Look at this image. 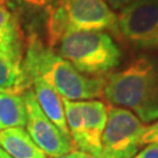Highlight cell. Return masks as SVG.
Instances as JSON below:
<instances>
[{"label": "cell", "instance_id": "cell-13", "mask_svg": "<svg viewBox=\"0 0 158 158\" xmlns=\"http://www.w3.org/2000/svg\"><path fill=\"white\" fill-rule=\"evenodd\" d=\"M12 42H23L21 31L15 14L6 4H0V44Z\"/></svg>", "mask_w": 158, "mask_h": 158}, {"label": "cell", "instance_id": "cell-4", "mask_svg": "<svg viewBox=\"0 0 158 158\" xmlns=\"http://www.w3.org/2000/svg\"><path fill=\"white\" fill-rule=\"evenodd\" d=\"M72 31H111L118 34V19L106 0H59L48 10V46L55 47Z\"/></svg>", "mask_w": 158, "mask_h": 158}, {"label": "cell", "instance_id": "cell-9", "mask_svg": "<svg viewBox=\"0 0 158 158\" xmlns=\"http://www.w3.org/2000/svg\"><path fill=\"white\" fill-rule=\"evenodd\" d=\"M23 55V42L0 44V91L23 95L31 89Z\"/></svg>", "mask_w": 158, "mask_h": 158}, {"label": "cell", "instance_id": "cell-21", "mask_svg": "<svg viewBox=\"0 0 158 158\" xmlns=\"http://www.w3.org/2000/svg\"><path fill=\"white\" fill-rule=\"evenodd\" d=\"M7 0H0V4H6Z\"/></svg>", "mask_w": 158, "mask_h": 158}, {"label": "cell", "instance_id": "cell-3", "mask_svg": "<svg viewBox=\"0 0 158 158\" xmlns=\"http://www.w3.org/2000/svg\"><path fill=\"white\" fill-rule=\"evenodd\" d=\"M59 54L80 73L104 77L119 64L121 51L114 39L101 31H72L57 42Z\"/></svg>", "mask_w": 158, "mask_h": 158}, {"label": "cell", "instance_id": "cell-1", "mask_svg": "<svg viewBox=\"0 0 158 158\" xmlns=\"http://www.w3.org/2000/svg\"><path fill=\"white\" fill-rule=\"evenodd\" d=\"M27 75H38L69 101L94 100L103 95L106 77H91L80 73L59 53L45 45L39 38H28L23 55Z\"/></svg>", "mask_w": 158, "mask_h": 158}, {"label": "cell", "instance_id": "cell-15", "mask_svg": "<svg viewBox=\"0 0 158 158\" xmlns=\"http://www.w3.org/2000/svg\"><path fill=\"white\" fill-rule=\"evenodd\" d=\"M144 144H157L158 145V121L147 127L145 132L143 135V145Z\"/></svg>", "mask_w": 158, "mask_h": 158}, {"label": "cell", "instance_id": "cell-20", "mask_svg": "<svg viewBox=\"0 0 158 158\" xmlns=\"http://www.w3.org/2000/svg\"><path fill=\"white\" fill-rule=\"evenodd\" d=\"M0 158H12L8 153H6L1 148H0Z\"/></svg>", "mask_w": 158, "mask_h": 158}, {"label": "cell", "instance_id": "cell-6", "mask_svg": "<svg viewBox=\"0 0 158 158\" xmlns=\"http://www.w3.org/2000/svg\"><path fill=\"white\" fill-rule=\"evenodd\" d=\"M118 32L130 45L141 49H158V0H137L122 10Z\"/></svg>", "mask_w": 158, "mask_h": 158}, {"label": "cell", "instance_id": "cell-12", "mask_svg": "<svg viewBox=\"0 0 158 158\" xmlns=\"http://www.w3.org/2000/svg\"><path fill=\"white\" fill-rule=\"evenodd\" d=\"M26 125V107L23 95L0 91V131Z\"/></svg>", "mask_w": 158, "mask_h": 158}, {"label": "cell", "instance_id": "cell-18", "mask_svg": "<svg viewBox=\"0 0 158 158\" xmlns=\"http://www.w3.org/2000/svg\"><path fill=\"white\" fill-rule=\"evenodd\" d=\"M77 153H79V150H73L72 152L67 153V155L59 156V157H53V158H77Z\"/></svg>", "mask_w": 158, "mask_h": 158}, {"label": "cell", "instance_id": "cell-16", "mask_svg": "<svg viewBox=\"0 0 158 158\" xmlns=\"http://www.w3.org/2000/svg\"><path fill=\"white\" fill-rule=\"evenodd\" d=\"M134 158H158V145L147 144V147L138 151Z\"/></svg>", "mask_w": 158, "mask_h": 158}, {"label": "cell", "instance_id": "cell-14", "mask_svg": "<svg viewBox=\"0 0 158 158\" xmlns=\"http://www.w3.org/2000/svg\"><path fill=\"white\" fill-rule=\"evenodd\" d=\"M17 5L28 10H51L59 0H14Z\"/></svg>", "mask_w": 158, "mask_h": 158}, {"label": "cell", "instance_id": "cell-17", "mask_svg": "<svg viewBox=\"0 0 158 158\" xmlns=\"http://www.w3.org/2000/svg\"><path fill=\"white\" fill-rule=\"evenodd\" d=\"M135 1H137V0H106V2L113 11H122L125 7L134 4Z\"/></svg>", "mask_w": 158, "mask_h": 158}, {"label": "cell", "instance_id": "cell-5", "mask_svg": "<svg viewBox=\"0 0 158 158\" xmlns=\"http://www.w3.org/2000/svg\"><path fill=\"white\" fill-rule=\"evenodd\" d=\"M147 125L125 108L108 107L100 158H134L143 147Z\"/></svg>", "mask_w": 158, "mask_h": 158}, {"label": "cell", "instance_id": "cell-19", "mask_svg": "<svg viewBox=\"0 0 158 158\" xmlns=\"http://www.w3.org/2000/svg\"><path fill=\"white\" fill-rule=\"evenodd\" d=\"M77 158H94V157H93V156H90L89 153H85V152H83V151H80V150H79Z\"/></svg>", "mask_w": 158, "mask_h": 158}, {"label": "cell", "instance_id": "cell-7", "mask_svg": "<svg viewBox=\"0 0 158 158\" xmlns=\"http://www.w3.org/2000/svg\"><path fill=\"white\" fill-rule=\"evenodd\" d=\"M26 107V131L34 143L49 157H59L74 150L73 141L61 132L39 107L32 89L23 94Z\"/></svg>", "mask_w": 158, "mask_h": 158}, {"label": "cell", "instance_id": "cell-10", "mask_svg": "<svg viewBox=\"0 0 158 158\" xmlns=\"http://www.w3.org/2000/svg\"><path fill=\"white\" fill-rule=\"evenodd\" d=\"M29 80L33 87V93L36 102L45 115L51 119L64 136L72 139L66 122L63 98L57 94V91L52 88L46 81L38 75H29Z\"/></svg>", "mask_w": 158, "mask_h": 158}, {"label": "cell", "instance_id": "cell-8", "mask_svg": "<svg viewBox=\"0 0 158 158\" xmlns=\"http://www.w3.org/2000/svg\"><path fill=\"white\" fill-rule=\"evenodd\" d=\"M81 107V134L75 147L80 151L100 158L102 135L108 121V107L98 100L80 101Z\"/></svg>", "mask_w": 158, "mask_h": 158}, {"label": "cell", "instance_id": "cell-11", "mask_svg": "<svg viewBox=\"0 0 158 158\" xmlns=\"http://www.w3.org/2000/svg\"><path fill=\"white\" fill-rule=\"evenodd\" d=\"M0 148L12 158H47L46 153L21 127L1 130Z\"/></svg>", "mask_w": 158, "mask_h": 158}, {"label": "cell", "instance_id": "cell-2", "mask_svg": "<svg viewBox=\"0 0 158 158\" xmlns=\"http://www.w3.org/2000/svg\"><path fill=\"white\" fill-rule=\"evenodd\" d=\"M103 97L113 106L127 108L143 123L158 119V64L137 57L124 69L109 74Z\"/></svg>", "mask_w": 158, "mask_h": 158}]
</instances>
